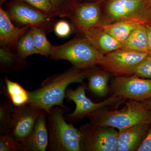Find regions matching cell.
Masks as SVG:
<instances>
[{
	"mask_svg": "<svg viewBox=\"0 0 151 151\" xmlns=\"http://www.w3.org/2000/svg\"><path fill=\"white\" fill-rule=\"evenodd\" d=\"M89 68L73 66L45 79L40 86L29 92L27 105H32L48 113L55 106L65 107L64 100L68 87L73 83H82L86 78Z\"/></svg>",
	"mask_w": 151,
	"mask_h": 151,
	"instance_id": "1",
	"label": "cell"
},
{
	"mask_svg": "<svg viewBox=\"0 0 151 151\" xmlns=\"http://www.w3.org/2000/svg\"><path fill=\"white\" fill-rule=\"evenodd\" d=\"M67 107L55 106L47 114L48 151H83V137L79 129L66 122Z\"/></svg>",
	"mask_w": 151,
	"mask_h": 151,
	"instance_id": "2",
	"label": "cell"
},
{
	"mask_svg": "<svg viewBox=\"0 0 151 151\" xmlns=\"http://www.w3.org/2000/svg\"><path fill=\"white\" fill-rule=\"evenodd\" d=\"M86 118L93 125L120 130L138 124H150L151 112L142 102L129 100L125 107L120 110L103 108L92 112Z\"/></svg>",
	"mask_w": 151,
	"mask_h": 151,
	"instance_id": "3",
	"label": "cell"
},
{
	"mask_svg": "<svg viewBox=\"0 0 151 151\" xmlns=\"http://www.w3.org/2000/svg\"><path fill=\"white\" fill-rule=\"evenodd\" d=\"M103 55L86 39L78 36L61 45H53L49 58L65 60L73 66L86 69L98 65Z\"/></svg>",
	"mask_w": 151,
	"mask_h": 151,
	"instance_id": "4",
	"label": "cell"
},
{
	"mask_svg": "<svg viewBox=\"0 0 151 151\" xmlns=\"http://www.w3.org/2000/svg\"><path fill=\"white\" fill-rule=\"evenodd\" d=\"M101 25L117 21L131 20L151 23V5L148 0H113L102 3Z\"/></svg>",
	"mask_w": 151,
	"mask_h": 151,
	"instance_id": "5",
	"label": "cell"
},
{
	"mask_svg": "<svg viewBox=\"0 0 151 151\" xmlns=\"http://www.w3.org/2000/svg\"><path fill=\"white\" fill-rule=\"evenodd\" d=\"M5 10L12 22L18 27L42 29L46 32L54 29L55 18L47 16L40 10L23 0H10Z\"/></svg>",
	"mask_w": 151,
	"mask_h": 151,
	"instance_id": "6",
	"label": "cell"
},
{
	"mask_svg": "<svg viewBox=\"0 0 151 151\" xmlns=\"http://www.w3.org/2000/svg\"><path fill=\"white\" fill-rule=\"evenodd\" d=\"M148 55L120 48L104 55L98 65L111 75L129 76L134 75L135 68Z\"/></svg>",
	"mask_w": 151,
	"mask_h": 151,
	"instance_id": "7",
	"label": "cell"
},
{
	"mask_svg": "<svg viewBox=\"0 0 151 151\" xmlns=\"http://www.w3.org/2000/svg\"><path fill=\"white\" fill-rule=\"evenodd\" d=\"M83 151H117L119 131L116 128L88 123L79 128Z\"/></svg>",
	"mask_w": 151,
	"mask_h": 151,
	"instance_id": "8",
	"label": "cell"
},
{
	"mask_svg": "<svg viewBox=\"0 0 151 151\" xmlns=\"http://www.w3.org/2000/svg\"><path fill=\"white\" fill-rule=\"evenodd\" d=\"M86 88L87 86L83 82L75 89L70 88L66 90L65 98L73 102L76 105L73 112L65 116L67 122H76L86 118L92 112L114 105L122 99L112 95L102 102L94 103L86 97Z\"/></svg>",
	"mask_w": 151,
	"mask_h": 151,
	"instance_id": "9",
	"label": "cell"
},
{
	"mask_svg": "<svg viewBox=\"0 0 151 151\" xmlns=\"http://www.w3.org/2000/svg\"><path fill=\"white\" fill-rule=\"evenodd\" d=\"M112 91V95L121 99L142 102L151 98V79L136 75L116 76Z\"/></svg>",
	"mask_w": 151,
	"mask_h": 151,
	"instance_id": "10",
	"label": "cell"
},
{
	"mask_svg": "<svg viewBox=\"0 0 151 151\" xmlns=\"http://www.w3.org/2000/svg\"><path fill=\"white\" fill-rule=\"evenodd\" d=\"M41 110L30 105L15 107L14 108L9 133L22 147L32 132Z\"/></svg>",
	"mask_w": 151,
	"mask_h": 151,
	"instance_id": "11",
	"label": "cell"
},
{
	"mask_svg": "<svg viewBox=\"0 0 151 151\" xmlns=\"http://www.w3.org/2000/svg\"><path fill=\"white\" fill-rule=\"evenodd\" d=\"M73 32L99 27L102 21V3L99 1L78 3L68 17Z\"/></svg>",
	"mask_w": 151,
	"mask_h": 151,
	"instance_id": "12",
	"label": "cell"
},
{
	"mask_svg": "<svg viewBox=\"0 0 151 151\" xmlns=\"http://www.w3.org/2000/svg\"><path fill=\"white\" fill-rule=\"evenodd\" d=\"M78 36L86 39L102 54L105 55L122 48V44L102 28H93L74 32Z\"/></svg>",
	"mask_w": 151,
	"mask_h": 151,
	"instance_id": "13",
	"label": "cell"
},
{
	"mask_svg": "<svg viewBox=\"0 0 151 151\" xmlns=\"http://www.w3.org/2000/svg\"><path fill=\"white\" fill-rule=\"evenodd\" d=\"M48 142L47 113L41 110L32 132L22 146V151H46Z\"/></svg>",
	"mask_w": 151,
	"mask_h": 151,
	"instance_id": "14",
	"label": "cell"
},
{
	"mask_svg": "<svg viewBox=\"0 0 151 151\" xmlns=\"http://www.w3.org/2000/svg\"><path fill=\"white\" fill-rule=\"evenodd\" d=\"M150 124H138L119 130L117 151H138L145 138Z\"/></svg>",
	"mask_w": 151,
	"mask_h": 151,
	"instance_id": "15",
	"label": "cell"
},
{
	"mask_svg": "<svg viewBox=\"0 0 151 151\" xmlns=\"http://www.w3.org/2000/svg\"><path fill=\"white\" fill-rule=\"evenodd\" d=\"M30 27L15 26L8 15L1 6L0 7V42L11 49L16 47L19 40Z\"/></svg>",
	"mask_w": 151,
	"mask_h": 151,
	"instance_id": "16",
	"label": "cell"
},
{
	"mask_svg": "<svg viewBox=\"0 0 151 151\" xmlns=\"http://www.w3.org/2000/svg\"><path fill=\"white\" fill-rule=\"evenodd\" d=\"M111 74L95 66L90 68L86 79L87 87L89 91L98 97H105L108 93V83Z\"/></svg>",
	"mask_w": 151,
	"mask_h": 151,
	"instance_id": "17",
	"label": "cell"
},
{
	"mask_svg": "<svg viewBox=\"0 0 151 151\" xmlns=\"http://www.w3.org/2000/svg\"><path fill=\"white\" fill-rule=\"evenodd\" d=\"M28 61L12 51V49L0 42V68L4 73L16 72L26 67Z\"/></svg>",
	"mask_w": 151,
	"mask_h": 151,
	"instance_id": "18",
	"label": "cell"
},
{
	"mask_svg": "<svg viewBox=\"0 0 151 151\" xmlns=\"http://www.w3.org/2000/svg\"><path fill=\"white\" fill-rule=\"evenodd\" d=\"M122 48L149 54L148 37L145 24H140L132 32L122 43Z\"/></svg>",
	"mask_w": 151,
	"mask_h": 151,
	"instance_id": "19",
	"label": "cell"
},
{
	"mask_svg": "<svg viewBox=\"0 0 151 151\" xmlns=\"http://www.w3.org/2000/svg\"><path fill=\"white\" fill-rule=\"evenodd\" d=\"M4 85L2 86V92L13 105L20 107L27 105L29 92L16 82L11 81L7 76L4 78Z\"/></svg>",
	"mask_w": 151,
	"mask_h": 151,
	"instance_id": "20",
	"label": "cell"
},
{
	"mask_svg": "<svg viewBox=\"0 0 151 151\" xmlns=\"http://www.w3.org/2000/svg\"><path fill=\"white\" fill-rule=\"evenodd\" d=\"M140 24L131 20H122L100 27L122 44Z\"/></svg>",
	"mask_w": 151,
	"mask_h": 151,
	"instance_id": "21",
	"label": "cell"
},
{
	"mask_svg": "<svg viewBox=\"0 0 151 151\" xmlns=\"http://www.w3.org/2000/svg\"><path fill=\"white\" fill-rule=\"evenodd\" d=\"M35 45L39 54L48 57L50 55L53 45L47 38L46 32L40 28L31 27Z\"/></svg>",
	"mask_w": 151,
	"mask_h": 151,
	"instance_id": "22",
	"label": "cell"
},
{
	"mask_svg": "<svg viewBox=\"0 0 151 151\" xmlns=\"http://www.w3.org/2000/svg\"><path fill=\"white\" fill-rule=\"evenodd\" d=\"M30 28L20 39L16 46L17 54L24 59H26L27 57L32 55L39 54L35 45L32 33Z\"/></svg>",
	"mask_w": 151,
	"mask_h": 151,
	"instance_id": "23",
	"label": "cell"
},
{
	"mask_svg": "<svg viewBox=\"0 0 151 151\" xmlns=\"http://www.w3.org/2000/svg\"><path fill=\"white\" fill-rule=\"evenodd\" d=\"M15 106L10 102H0V134L9 132L12 113Z\"/></svg>",
	"mask_w": 151,
	"mask_h": 151,
	"instance_id": "24",
	"label": "cell"
},
{
	"mask_svg": "<svg viewBox=\"0 0 151 151\" xmlns=\"http://www.w3.org/2000/svg\"><path fill=\"white\" fill-rule=\"evenodd\" d=\"M56 17L68 18L78 0H50Z\"/></svg>",
	"mask_w": 151,
	"mask_h": 151,
	"instance_id": "25",
	"label": "cell"
},
{
	"mask_svg": "<svg viewBox=\"0 0 151 151\" xmlns=\"http://www.w3.org/2000/svg\"><path fill=\"white\" fill-rule=\"evenodd\" d=\"M22 151L19 144L9 132L0 134V151Z\"/></svg>",
	"mask_w": 151,
	"mask_h": 151,
	"instance_id": "26",
	"label": "cell"
},
{
	"mask_svg": "<svg viewBox=\"0 0 151 151\" xmlns=\"http://www.w3.org/2000/svg\"><path fill=\"white\" fill-rule=\"evenodd\" d=\"M10 0H0L1 5ZM40 10L48 16L56 17L53 7L50 0H23Z\"/></svg>",
	"mask_w": 151,
	"mask_h": 151,
	"instance_id": "27",
	"label": "cell"
},
{
	"mask_svg": "<svg viewBox=\"0 0 151 151\" xmlns=\"http://www.w3.org/2000/svg\"><path fill=\"white\" fill-rule=\"evenodd\" d=\"M134 75L151 79V55L146 57L137 65L134 71Z\"/></svg>",
	"mask_w": 151,
	"mask_h": 151,
	"instance_id": "28",
	"label": "cell"
},
{
	"mask_svg": "<svg viewBox=\"0 0 151 151\" xmlns=\"http://www.w3.org/2000/svg\"><path fill=\"white\" fill-rule=\"evenodd\" d=\"M53 31L58 37H66L70 34L71 27L68 22L61 20L56 22L55 24Z\"/></svg>",
	"mask_w": 151,
	"mask_h": 151,
	"instance_id": "29",
	"label": "cell"
},
{
	"mask_svg": "<svg viewBox=\"0 0 151 151\" xmlns=\"http://www.w3.org/2000/svg\"><path fill=\"white\" fill-rule=\"evenodd\" d=\"M138 151H151V123L145 138Z\"/></svg>",
	"mask_w": 151,
	"mask_h": 151,
	"instance_id": "30",
	"label": "cell"
},
{
	"mask_svg": "<svg viewBox=\"0 0 151 151\" xmlns=\"http://www.w3.org/2000/svg\"><path fill=\"white\" fill-rule=\"evenodd\" d=\"M148 37L149 54L151 55V23L145 24Z\"/></svg>",
	"mask_w": 151,
	"mask_h": 151,
	"instance_id": "31",
	"label": "cell"
},
{
	"mask_svg": "<svg viewBox=\"0 0 151 151\" xmlns=\"http://www.w3.org/2000/svg\"><path fill=\"white\" fill-rule=\"evenodd\" d=\"M141 102L147 109L151 112V98Z\"/></svg>",
	"mask_w": 151,
	"mask_h": 151,
	"instance_id": "32",
	"label": "cell"
},
{
	"mask_svg": "<svg viewBox=\"0 0 151 151\" xmlns=\"http://www.w3.org/2000/svg\"><path fill=\"white\" fill-rule=\"evenodd\" d=\"M78 3H85L89 2V0H78Z\"/></svg>",
	"mask_w": 151,
	"mask_h": 151,
	"instance_id": "33",
	"label": "cell"
},
{
	"mask_svg": "<svg viewBox=\"0 0 151 151\" xmlns=\"http://www.w3.org/2000/svg\"><path fill=\"white\" fill-rule=\"evenodd\" d=\"M97 1H99L101 3H104L105 2L108 1H113V0H97Z\"/></svg>",
	"mask_w": 151,
	"mask_h": 151,
	"instance_id": "34",
	"label": "cell"
},
{
	"mask_svg": "<svg viewBox=\"0 0 151 151\" xmlns=\"http://www.w3.org/2000/svg\"><path fill=\"white\" fill-rule=\"evenodd\" d=\"M148 1H149V2L150 3V4L151 5V0H148Z\"/></svg>",
	"mask_w": 151,
	"mask_h": 151,
	"instance_id": "35",
	"label": "cell"
}]
</instances>
